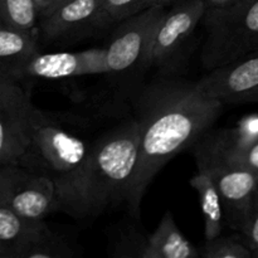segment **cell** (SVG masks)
Wrapping results in <instances>:
<instances>
[{"mask_svg": "<svg viewBox=\"0 0 258 258\" xmlns=\"http://www.w3.org/2000/svg\"><path fill=\"white\" fill-rule=\"evenodd\" d=\"M173 0H103V9L113 23L143 13L151 8H166Z\"/></svg>", "mask_w": 258, "mask_h": 258, "instance_id": "ffe728a7", "label": "cell"}, {"mask_svg": "<svg viewBox=\"0 0 258 258\" xmlns=\"http://www.w3.org/2000/svg\"><path fill=\"white\" fill-rule=\"evenodd\" d=\"M197 83L204 92L223 105L257 101L258 50L209 71Z\"/></svg>", "mask_w": 258, "mask_h": 258, "instance_id": "8fae6325", "label": "cell"}, {"mask_svg": "<svg viewBox=\"0 0 258 258\" xmlns=\"http://www.w3.org/2000/svg\"><path fill=\"white\" fill-rule=\"evenodd\" d=\"M165 8H151L118 22L106 47V75L130 90L133 83L151 68V48Z\"/></svg>", "mask_w": 258, "mask_h": 258, "instance_id": "5b68a950", "label": "cell"}, {"mask_svg": "<svg viewBox=\"0 0 258 258\" xmlns=\"http://www.w3.org/2000/svg\"><path fill=\"white\" fill-rule=\"evenodd\" d=\"M33 3H34L35 9H37L40 19V18L47 15L53 9V7L55 4V0H33Z\"/></svg>", "mask_w": 258, "mask_h": 258, "instance_id": "cb8c5ba5", "label": "cell"}, {"mask_svg": "<svg viewBox=\"0 0 258 258\" xmlns=\"http://www.w3.org/2000/svg\"><path fill=\"white\" fill-rule=\"evenodd\" d=\"M34 108L19 81L0 82V165L18 163L27 149Z\"/></svg>", "mask_w": 258, "mask_h": 258, "instance_id": "9c48e42d", "label": "cell"}, {"mask_svg": "<svg viewBox=\"0 0 258 258\" xmlns=\"http://www.w3.org/2000/svg\"><path fill=\"white\" fill-rule=\"evenodd\" d=\"M194 153H202L207 154V155L216 156V158L222 159V160L227 161V163L242 166V168L247 169V170L252 171V173L258 174V141L241 149V150L232 151V153L216 154L203 150V149L196 148V146H194Z\"/></svg>", "mask_w": 258, "mask_h": 258, "instance_id": "44dd1931", "label": "cell"}, {"mask_svg": "<svg viewBox=\"0 0 258 258\" xmlns=\"http://www.w3.org/2000/svg\"><path fill=\"white\" fill-rule=\"evenodd\" d=\"M38 15L33 0H0V24L38 38Z\"/></svg>", "mask_w": 258, "mask_h": 258, "instance_id": "e0dca14e", "label": "cell"}, {"mask_svg": "<svg viewBox=\"0 0 258 258\" xmlns=\"http://www.w3.org/2000/svg\"><path fill=\"white\" fill-rule=\"evenodd\" d=\"M40 52L38 38L0 24V82H20L25 64Z\"/></svg>", "mask_w": 258, "mask_h": 258, "instance_id": "4fadbf2b", "label": "cell"}, {"mask_svg": "<svg viewBox=\"0 0 258 258\" xmlns=\"http://www.w3.org/2000/svg\"><path fill=\"white\" fill-rule=\"evenodd\" d=\"M199 249L185 238L170 211L161 217L158 227L146 237L145 258H198Z\"/></svg>", "mask_w": 258, "mask_h": 258, "instance_id": "9a60e30c", "label": "cell"}, {"mask_svg": "<svg viewBox=\"0 0 258 258\" xmlns=\"http://www.w3.org/2000/svg\"><path fill=\"white\" fill-rule=\"evenodd\" d=\"M113 23L103 0H67L38 22V40H68Z\"/></svg>", "mask_w": 258, "mask_h": 258, "instance_id": "30bf717a", "label": "cell"}, {"mask_svg": "<svg viewBox=\"0 0 258 258\" xmlns=\"http://www.w3.org/2000/svg\"><path fill=\"white\" fill-rule=\"evenodd\" d=\"M238 232L241 233L243 243L248 247L253 256L258 251V189Z\"/></svg>", "mask_w": 258, "mask_h": 258, "instance_id": "7402d4cb", "label": "cell"}, {"mask_svg": "<svg viewBox=\"0 0 258 258\" xmlns=\"http://www.w3.org/2000/svg\"><path fill=\"white\" fill-rule=\"evenodd\" d=\"M47 226L44 219L23 218L0 201V258H23Z\"/></svg>", "mask_w": 258, "mask_h": 258, "instance_id": "5bb4252c", "label": "cell"}, {"mask_svg": "<svg viewBox=\"0 0 258 258\" xmlns=\"http://www.w3.org/2000/svg\"><path fill=\"white\" fill-rule=\"evenodd\" d=\"M75 256L72 248L49 227H45L34 238L23 258H71Z\"/></svg>", "mask_w": 258, "mask_h": 258, "instance_id": "ac0fdd59", "label": "cell"}, {"mask_svg": "<svg viewBox=\"0 0 258 258\" xmlns=\"http://www.w3.org/2000/svg\"><path fill=\"white\" fill-rule=\"evenodd\" d=\"M198 169L216 185L223 206L224 222L234 231L241 228L258 189V174L216 156L194 153Z\"/></svg>", "mask_w": 258, "mask_h": 258, "instance_id": "52a82bcc", "label": "cell"}, {"mask_svg": "<svg viewBox=\"0 0 258 258\" xmlns=\"http://www.w3.org/2000/svg\"><path fill=\"white\" fill-rule=\"evenodd\" d=\"M171 4L174 7L164 14L151 48V68L161 75H170L206 12L203 0H179Z\"/></svg>", "mask_w": 258, "mask_h": 258, "instance_id": "ba28073f", "label": "cell"}, {"mask_svg": "<svg viewBox=\"0 0 258 258\" xmlns=\"http://www.w3.org/2000/svg\"><path fill=\"white\" fill-rule=\"evenodd\" d=\"M174 2H179V0H173V3H174Z\"/></svg>", "mask_w": 258, "mask_h": 258, "instance_id": "83f0119b", "label": "cell"}, {"mask_svg": "<svg viewBox=\"0 0 258 258\" xmlns=\"http://www.w3.org/2000/svg\"><path fill=\"white\" fill-rule=\"evenodd\" d=\"M146 237L138 232H127L116 247V257L145 258Z\"/></svg>", "mask_w": 258, "mask_h": 258, "instance_id": "603a6c76", "label": "cell"}, {"mask_svg": "<svg viewBox=\"0 0 258 258\" xmlns=\"http://www.w3.org/2000/svg\"><path fill=\"white\" fill-rule=\"evenodd\" d=\"M90 149L91 144L35 107L29 144L15 164L50 179L57 191L58 211L67 213Z\"/></svg>", "mask_w": 258, "mask_h": 258, "instance_id": "3957f363", "label": "cell"}, {"mask_svg": "<svg viewBox=\"0 0 258 258\" xmlns=\"http://www.w3.org/2000/svg\"><path fill=\"white\" fill-rule=\"evenodd\" d=\"M253 257H257V258H258V251L256 252V253H254V254H253Z\"/></svg>", "mask_w": 258, "mask_h": 258, "instance_id": "4316f807", "label": "cell"}, {"mask_svg": "<svg viewBox=\"0 0 258 258\" xmlns=\"http://www.w3.org/2000/svg\"><path fill=\"white\" fill-rule=\"evenodd\" d=\"M0 201L27 219H44L58 211L53 181L19 164L0 165Z\"/></svg>", "mask_w": 258, "mask_h": 258, "instance_id": "8992f818", "label": "cell"}, {"mask_svg": "<svg viewBox=\"0 0 258 258\" xmlns=\"http://www.w3.org/2000/svg\"><path fill=\"white\" fill-rule=\"evenodd\" d=\"M106 73V48H92L81 52H40L25 64L22 80H60Z\"/></svg>", "mask_w": 258, "mask_h": 258, "instance_id": "7c38bea8", "label": "cell"}, {"mask_svg": "<svg viewBox=\"0 0 258 258\" xmlns=\"http://www.w3.org/2000/svg\"><path fill=\"white\" fill-rule=\"evenodd\" d=\"M139 127L130 120L91 144L77 191L67 214L92 218L126 202L138 161Z\"/></svg>", "mask_w": 258, "mask_h": 258, "instance_id": "7a4b0ae2", "label": "cell"}, {"mask_svg": "<svg viewBox=\"0 0 258 258\" xmlns=\"http://www.w3.org/2000/svg\"><path fill=\"white\" fill-rule=\"evenodd\" d=\"M202 22L206 40L201 59L208 72L258 50V0L208 8Z\"/></svg>", "mask_w": 258, "mask_h": 258, "instance_id": "277c9868", "label": "cell"}, {"mask_svg": "<svg viewBox=\"0 0 258 258\" xmlns=\"http://www.w3.org/2000/svg\"><path fill=\"white\" fill-rule=\"evenodd\" d=\"M64 2H67V0H55V4H54V7H53V9H54V8H57L58 5L63 4V3H64ZM53 9H52V10H53ZM52 10H50V12H52ZM50 12H49V13H50Z\"/></svg>", "mask_w": 258, "mask_h": 258, "instance_id": "484cf974", "label": "cell"}, {"mask_svg": "<svg viewBox=\"0 0 258 258\" xmlns=\"http://www.w3.org/2000/svg\"><path fill=\"white\" fill-rule=\"evenodd\" d=\"M133 100L139 146L126 203L131 216L140 218L143 197L156 174L209 133L224 105L197 82L171 75H160L139 87Z\"/></svg>", "mask_w": 258, "mask_h": 258, "instance_id": "6da1fadb", "label": "cell"}, {"mask_svg": "<svg viewBox=\"0 0 258 258\" xmlns=\"http://www.w3.org/2000/svg\"><path fill=\"white\" fill-rule=\"evenodd\" d=\"M190 185L197 191L204 218V238L212 239L222 234L224 223L223 206L216 185L208 174L198 169L190 179Z\"/></svg>", "mask_w": 258, "mask_h": 258, "instance_id": "2e32d148", "label": "cell"}, {"mask_svg": "<svg viewBox=\"0 0 258 258\" xmlns=\"http://www.w3.org/2000/svg\"><path fill=\"white\" fill-rule=\"evenodd\" d=\"M233 2H236V0H203L204 5H206V9H208V8L223 7V5H227Z\"/></svg>", "mask_w": 258, "mask_h": 258, "instance_id": "d4e9b609", "label": "cell"}, {"mask_svg": "<svg viewBox=\"0 0 258 258\" xmlns=\"http://www.w3.org/2000/svg\"><path fill=\"white\" fill-rule=\"evenodd\" d=\"M257 101H258V100H257Z\"/></svg>", "mask_w": 258, "mask_h": 258, "instance_id": "f1b7e54d", "label": "cell"}, {"mask_svg": "<svg viewBox=\"0 0 258 258\" xmlns=\"http://www.w3.org/2000/svg\"><path fill=\"white\" fill-rule=\"evenodd\" d=\"M199 257L203 258H251L252 252L242 239L234 237L217 236L206 239L199 248Z\"/></svg>", "mask_w": 258, "mask_h": 258, "instance_id": "d6986e66", "label": "cell"}]
</instances>
